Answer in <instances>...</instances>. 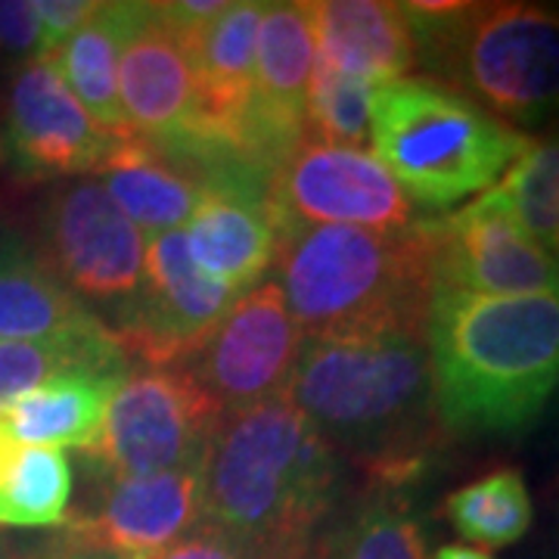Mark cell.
Masks as SVG:
<instances>
[{"mask_svg": "<svg viewBox=\"0 0 559 559\" xmlns=\"http://www.w3.org/2000/svg\"><path fill=\"white\" fill-rule=\"evenodd\" d=\"M119 100L131 138L156 146L197 178L209 156L200 94L187 44L162 20L156 3H140L119 60Z\"/></svg>", "mask_w": 559, "mask_h": 559, "instance_id": "4fadbf2b", "label": "cell"}, {"mask_svg": "<svg viewBox=\"0 0 559 559\" xmlns=\"http://www.w3.org/2000/svg\"><path fill=\"white\" fill-rule=\"evenodd\" d=\"M522 230L547 252L559 237V131L528 138L522 156L498 183Z\"/></svg>", "mask_w": 559, "mask_h": 559, "instance_id": "4316f807", "label": "cell"}, {"mask_svg": "<svg viewBox=\"0 0 559 559\" xmlns=\"http://www.w3.org/2000/svg\"><path fill=\"white\" fill-rule=\"evenodd\" d=\"M441 510L460 538L485 554L520 544L535 522V503L516 466H500L460 485L444 498Z\"/></svg>", "mask_w": 559, "mask_h": 559, "instance_id": "484cf974", "label": "cell"}, {"mask_svg": "<svg viewBox=\"0 0 559 559\" xmlns=\"http://www.w3.org/2000/svg\"><path fill=\"white\" fill-rule=\"evenodd\" d=\"M0 57L22 62L40 57V25L32 0H0Z\"/></svg>", "mask_w": 559, "mask_h": 559, "instance_id": "f546056e", "label": "cell"}, {"mask_svg": "<svg viewBox=\"0 0 559 559\" xmlns=\"http://www.w3.org/2000/svg\"><path fill=\"white\" fill-rule=\"evenodd\" d=\"M138 10V0L100 3V10L50 57L75 100L112 138H131L119 100V60Z\"/></svg>", "mask_w": 559, "mask_h": 559, "instance_id": "7402d4cb", "label": "cell"}, {"mask_svg": "<svg viewBox=\"0 0 559 559\" xmlns=\"http://www.w3.org/2000/svg\"><path fill=\"white\" fill-rule=\"evenodd\" d=\"M32 242L50 274L91 311L109 318L140 289L146 242L97 178L50 183L35 209Z\"/></svg>", "mask_w": 559, "mask_h": 559, "instance_id": "ba28073f", "label": "cell"}, {"mask_svg": "<svg viewBox=\"0 0 559 559\" xmlns=\"http://www.w3.org/2000/svg\"><path fill=\"white\" fill-rule=\"evenodd\" d=\"M436 289L481 296L559 293V261L532 240L498 187L457 212L417 218Z\"/></svg>", "mask_w": 559, "mask_h": 559, "instance_id": "30bf717a", "label": "cell"}, {"mask_svg": "<svg viewBox=\"0 0 559 559\" xmlns=\"http://www.w3.org/2000/svg\"><path fill=\"white\" fill-rule=\"evenodd\" d=\"M94 178L121 215L153 237L180 230V224L193 218L205 193L190 171L138 138L116 140Z\"/></svg>", "mask_w": 559, "mask_h": 559, "instance_id": "d6986e66", "label": "cell"}, {"mask_svg": "<svg viewBox=\"0 0 559 559\" xmlns=\"http://www.w3.org/2000/svg\"><path fill=\"white\" fill-rule=\"evenodd\" d=\"M274 267L301 340L426 336L436 280L417 221L392 234L345 224H286L277 227Z\"/></svg>", "mask_w": 559, "mask_h": 559, "instance_id": "277c9868", "label": "cell"}, {"mask_svg": "<svg viewBox=\"0 0 559 559\" xmlns=\"http://www.w3.org/2000/svg\"><path fill=\"white\" fill-rule=\"evenodd\" d=\"M550 252H554V259L559 261V237H557V242H554V249H550Z\"/></svg>", "mask_w": 559, "mask_h": 559, "instance_id": "e575fe53", "label": "cell"}, {"mask_svg": "<svg viewBox=\"0 0 559 559\" xmlns=\"http://www.w3.org/2000/svg\"><path fill=\"white\" fill-rule=\"evenodd\" d=\"M264 197L274 227L345 224L392 234L417 221L414 202L373 153L311 138L271 171Z\"/></svg>", "mask_w": 559, "mask_h": 559, "instance_id": "8fae6325", "label": "cell"}, {"mask_svg": "<svg viewBox=\"0 0 559 559\" xmlns=\"http://www.w3.org/2000/svg\"><path fill=\"white\" fill-rule=\"evenodd\" d=\"M432 559H495L491 554H485L479 547H466V544H444L439 547Z\"/></svg>", "mask_w": 559, "mask_h": 559, "instance_id": "d6a6232c", "label": "cell"}, {"mask_svg": "<svg viewBox=\"0 0 559 559\" xmlns=\"http://www.w3.org/2000/svg\"><path fill=\"white\" fill-rule=\"evenodd\" d=\"M370 143L407 197L441 215L491 190L520 159L528 134L441 81L407 75L373 87Z\"/></svg>", "mask_w": 559, "mask_h": 559, "instance_id": "8992f818", "label": "cell"}, {"mask_svg": "<svg viewBox=\"0 0 559 559\" xmlns=\"http://www.w3.org/2000/svg\"><path fill=\"white\" fill-rule=\"evenodd\" d=\"M301 342L280 283L261 280L230 305L209 342L183 367L227 417L286 392Z\"/></svg>", "mask_w": 559, "mask_h": 559, "instance_id": "5bb4252c", "label": "cell"}, {"mask_svg": "<svg viewBox=\"0 0 559 559\" xmlns=\"http://www.w3.org/2000/svg\"><path fill=\"white\" fill-rule=\"evenodd\" d=\"M121 559H264L249 547L246 540L237 538L234 532H227L224 525L212 520H202L200 525H193L187 535H180L165 547L146 550V554H131Z\"/></svg>", "mask_w": 559, "mask_h": 559, "instance_id": "f1b7e54d", "label": "cell"}, {"mask_svg": "<svg viewBox=\"0 0 559 559\" xmlns=\"http://www.w3.org/2000/svg\"><path fill=\"white\" fill-rule=\"evenodd\" d=\"M318 60L311 3H264L255 44L252 100L240 131V156L261 178L286 159L305 131V100Z\"/></svg>", "mask_w": 559, "mask_h": 559, "instance_id": "9a60e30c", "label": "cell"}, {"mask_svg": "<svg viewBox=\"0 0 559 559\" xmlns=\"http://www.w3.org/2000/svg\"><path fill=\"white\" fill-rule=\"evenodd\" d=\"M224 414L187 367L128 373L116 385L97 444L84 454L103 479L200 466Z\"/></svg>", "mask_w": 559, "mask_h": 559, "instance_id": "52a82bcc", "label": "cell"}, {"mask_svg": "<svg viewBox=\"0 0 559 559\" xmlns=\"http://www.w3.org/2000/svg\"><path fill=\"white\" fill-rule=\"evenodd\" d=\"M370 97L373 87L364 81L345 79L330 66L314 60L308 100H305V131L308 138L360 150L370 140Z\"/></svg>", "mask_w": 559, "mask_h": 559, "instance_id": "83f0119b", "label": "cell"}, {"mask_svg": "<svg viewBox=\"0 0 559 559\" xmlns=\"http://www.w3.org/2000/svg\"><path fill=\"white\" fill-rule=\"evenodd\" d=\"M305 559H429L417 513L399 488H367Z\"/></svg>", "mask_w": 559, "mask_h": 559, "instance_id": "cb8c5ba5", "label": "cell"}, {"mask_svg": "<svg viewBox=\"0 0 559 559\" xmlns=\"http://www.w3.org/2000/svg\"><path fill=\"white\" fill-rule=\"evenodd\" d=\"M75 469L66 451L0 444V525L62 528L72 510Z\"/></svg>", "mask_w": 559, "mask_h": 559, "instance_id": "d4e9b609", "label": "cell"}, {"mask_svg": "<svg viewBox=\"0 0 559 559\" xmlns=\"http://www.w3.org/2000/svg\"><path fill=\"white\" fill-rule=\"evenodd\" d=\"M417 60L448 87L507 121L538 128L559 112V10L525 0L401 3Z\"/></svg>", "mask_w": 559, "mask_h": 559, "instance_id": "5b68a950", "label": "cell"}, {"mask_svg": "<svg viewBox=\"0 0 559 559\" xmlns=\"http://www.w3.org/2000/svg\"><path fill=\"white\" fill-rule=\"evenodd\" d=\"M205 520V463L153 476L103 479L66 528L116 557L146 554Z\"/></svg>", "mask_w": 559, "mask_h": 559, "instance_id": "2e32d148", "label": "cell"}, {"mask_svg": "<svg viewBox=\"0 0 559 559\" xmlns=\"http://www.w3.org/2000/svg\"><path fill=\"white\" fill-rule=\"evenodd\" d=\"M237 299V293L197 267L183 230H168L146 242L134 299L124 301L103 323L119 340L131 367H183L209 342Z\"/></svg>", "mask_w": 559, "mask_h": 559, "instance_id": "9c48e42d", "label": "cell"}, {"mask_svg": "<svg viewBox=\"0 0 559 559\" xmlns=\"http://www.w3.org/2000/svg\"><path fill=\"white\" fill-rule=\"evenodd\" d=\"M426 352L448 432L520 436L559 385V293L436 289Z\"/></svg>", "mask_w": 559, "mask_h": 559, "instance_id": "7a4b0ae2", "label": "cell"}, {"mask_svg": "<svg viewBox=\"0 0 559 559\" xmlns=\"http://www.w3.org/2000/svg\"><path fill=\"white\" fill-rule=\"evenodd\" d=\"M97 10H100V0H35L40 25V57H53Z\"/></svg>", "mask_w": 559, "mask_h": 559, "instance_id": "4dcf8cb0", "label": "cell"}, {"mask_svg": "<svg viewBox=\"0 0 559 559\" xmlns=\"http://www.w3.org/2000/svg\"><path fill=\"white\" fill-rule=\"evenodd\" d=\"M128 373L131 360L103 320L40 340H0V407L50 382L119 380Z\"/></svg>", "mask_w": 559, "mask_h": 559, "instance_id": "ffe728a7", "label": "cell"}, {"mask_svg": "<svg viewBox=\"0 0 559 559\" xmlns=\"http://www.w3.org/2000/svg\"><path fill=\"white\" fill-rule=\"evenodd\" d=\"M345 463L286 392L227 414L205 457V520L264 559H305L336 513Z\"/></svg>", "mask_w": 559, "mask_h": 559, "instance_id": "3957f363", "label": "cell"}, {"mask_svg": "<svg viewBox=\"0 0 559 559\" xmlns=\"http://www.w3.org/2000/svg\"><path fill=\"white\" fill-rule=\"evenodd\" d=\"M103 320L40 261L35 242L0 224V340H40Z\"/></svg>", "mask_w": 559, "mask_h": 559, "instance_id": "44dd1931", "label": "cell"}, {"mask_svg": "<svg viewBox=\"0 0 559 559\" xmlns=\"http://www.w3.org/2000/svg\"><path fill=\"white\" fill-rule=\"evenodd\" d=\"M124 380H60L0 407V444L91 451L116 385Z\"/></svg>", "mask_w": 559, "mask_h": 559, "instance_id": "603a6c76", "label": "cell"}, {"mask_svg": "<svg viewBox=\"0 0 559 559\" xmlns=\"http://www.w3.org/2000/svg\"><path fill=\"white\" fill-rule=\"evenodd\" d=\"M202 187L205 193L183 234L190 259L205 277L242 296L259 286L277 252V227L264 197L267 180L234 165L205 178Z\"/></svg>", "mask_w": 559, "mask_h": 559, "instance_id": "e0dca14e", "label": "cell"}, {"mask_svg": "<svg viewBox=\"0 0 559 559\" xmlns=\"http://www.w3.org/2000/svg\"><path fill=\"white\" fill-rule=\"evenodd\" d=\"M557 559H559V557H557Z\"/></svg>", "mask_w": 559, "mask_h": 559, "instance_id": "d590c367", "label": "cell"}, {"mask_svg": "<svg viewBox=\"0 0 559 559\" xmlns=\"http://www.w3.org/2000/svg\"><path fill=\"white\" fill-rule=\"evenodd\" d=\"M119 138L106 134L66 87L50 57L25 62L0 119V175L16 183L94 178Z\"/></svg>", "mask_w": 559, "mask_h": 559, "instance_id": "7c38bea8", "label": "cell"}, {"mask_svg": "<svg viewBox=\"0 0 559 559\" xmlns=\"http://www.w3.org/2000/svg\"><path fill=\"white\" fill-rule=\"evenodd\" d=\"M13 559H121L103 547H94L91 540L79 538L75 532H69L62 525L57 535H47V538L28 544L25 550H20Z\"/></svg>", "mask_w": 559, "mask_h": 559, "instance_id": "1f68e13d", "label": "cell"}, {"mask_svg": "<svg viewBox=\"0 0 559 559\" xmlns=\"http://www.w3.org/2000/svg\"><path fill=\"white\" fill-rule=\"evenodd\" d=\"M0 559H13V554H10V544L0 538Z\"/></svg>", "mask_w": 559, "mask_h": 559, "instance_id": "836d02e7", "label": "cell"}, {"mask_svg": "<svg viewBox=\"0 0 559 559\" xmlns=\"http://www.w3.org/2000/svg\"><path fill=\"white\" fill-rule=\"evenodd\" d=\"M311 28L318 60L370 87L407 79L419 66L414 28L392 0H314Z\"/></svg>", "mask_w": 559, "mask_h": 559, "instance_id": "ac0fdd59", "label": "cell"}, {"mask_svg": "<svg viewBox=\"0 0 559 559\" xmlns=\"http://www.w3.org/2000/svg\"><path fill=\"white\" fill-rule=\"evenodd\" d=\"M286 395L367 488L404 491L448 436L426 336L414 333L305 340Z\"/></svg>", "mask_w": 559, "mask_h": 559, "instance_id": "6da1fadb", "label": "cell"}]
</instances>
